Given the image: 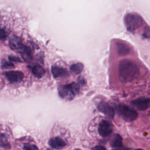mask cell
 I'll return each mask as SVG.
<instances>
[{
    "mask_svg": "<svg viewBox=\"0 0 150 150\" xmlns=\"http://www.w3.org/2000/svg\"><path fill=\"white\" fill-rule=\"evenodd\" d=\"M24 150H38L36 146L32 144H27L24 146Z\"/></svg>",
    "mask_w": 150,
    "mask_h": 150,
    "instance_id": "cell-20",
    "label": "cell"
},
{
    "mask_svg": "<svg viewBox=\"0 0 150 150\" xmlns=\"http://www.w3.org/2000/svg\"><path fill=\"white\" fill-rule=\"evenodd\" d=\"M117 50L118 54L121 56H125L130 52V48L124 42H118L116 43Z\"/></svg>",
    "mask_w": 150,
    "mask_h": 150,
    "instance_id": "cell-12",
    "label": "cell"
},
{
    "mask_svg": "<svg viewBox=\"0 0 150 150\" xmlns=\"http://www.w3.org/2000/svg\"><path fill=\"white\" fill-rule=\"evenodd\" d=\"M0 146L9 148L10 147L9 143L8 142L6 136L4 134H0Z\"/></svg>",
    "mask_w": 150,
    "mask_h": 150,
    "instance_id": "cell-16",
    "label": "cell"
},
{
    "mask_svg": "<svg viewBox=\"0 0 150 150\" xmlns=\"http://www.w3.org/2000/svg\"><path fill=\"white\" fill-rule=\"evenodd\" d=\"M79 86L76 83H71L61 86L59 88V96L66 100H71L79 91Z\"/></svg>",
    "mask_w": 150,
    "mask_h": 150,
    "instance_id": "cell-3",
    "label": "cell"
},
{
    "mask_svg": "<svg viewBox=\"0 0 150 150\" xmlns=\"http://www.w3.org/2000/svg\"><path fill=\"white\" fill-rule=\"evenodd\" d=\"M93 150H105V148L101 145H97L93 148Z\"/></svg>",
    "mask_w": 150,
    "mask_h": 150,
    "instance_id": "cell-22",
    "label": "cell"
},
{
    "mask_svg": "<svg viewBox=\"0 0 150 150\" xmlns=\"http://www.w3.org/2000/svg\"><path fill=\"white\" fill-rule=\"evenodd\" d=\"M6 79L12 83L21 82L23 78V74L20 71H9L5 73Z\"/></svg>",
    "mask_w": 150,
    "mask_h": 150,
    "instance_id": "cell-7",
    "label": "cell"
},
{
    "mask_svg": "<svg viewBox=\"0 0 150 150\" xmlns=\"http://www.w3.org/2000/svg\"><path fill=\"white\" fill-rule=\"evenodd\" d=\"M52 73L54 78L66 77L69 75V72L66 69H64L59 66H52Z\"/></svg>",
    "mask_w": 150,
    "mask_h": 150,
    "instance_id": "cell-9",
    "label": "cell"
},
{
    "mask_svg": "<svg viewBox=\"0 0 150 150\" xmlns=\"http://www.w3.org/2000/svg\"><path fill=\"white\" fill-rule=\"evenodd\" d=\"M125 24L128 30L133 32L139 28L144 22L142 18L135 13H130L125 17Z\"/></svg>",
    "mask_w": 150,
    "mask_h": 150,
    "instance_id": "cell-2",
    "label": "cell"
},
{
    "mask_svg": "<svg viewBox=\"0 0 150 150\" xmlns=\"http://www.w3.org/2000/svg\"><path fill=\"white\" fill-rule=\"evenodd\" d=\"M118 114L127 121H132L138 117V113L134 110L125 105H119L117 107Z\"/></svg>",
    "mask_w": 150,
    "mask_h": 150,
    "instance_id": "cell-4",
    "label": "cell"
},
{
    "mask_svg": "<svg viewBox=\"0 0 150 150\" xmlns=\"http://www.w3.org/2000/svg\"><path fill=\"white\" fill-rule=\"evenodd\" d=\"M49 144L51 147L55 149H61L66 145L64 141L59 137L51 138L49 141Z\"/></svg>",
    "mask_w": 150,
    "mask_h": 150,
    "instance_id": "cell-11",
    "label": "cell"
},
{
    "mask_svg": "<svg viewBox=\"0 0 150 150\" xmlns=\"http://www.w3.org/2000/svg\"><path fill=\"white\" fill-rule=\"evenodd\" d=\"M142 35L144 38L150 39V27L149 26L145 27Z\"/></svg>",
    "mask_w": 150,
    "mask_h": 150,
    "instance_id": "cell-18",
    "label": "cell"
},
{
    "mask_svg": "<svg viewBox=\"0 0 150 150\" xmlns=\"http://www.w3.org/2000/svg\"><path fill=\"white\" fill-rule=\"evenodd\" d=\"M9 45L13 49L17 50L19 52L24 46L21 39L16 36H13L9 40Z\"/></svg>",
    "mask_w": 150,
    "mask_h": 150,
    "instance_id": "cell-10",
    "label": "cell"
},
{
    "mask_svg": "<svg viewBox=\"0 0 150 150\" xmlns=\"http://www.w3.org/2000/svg\"><path fill=\"white\" fill-rule=\"evenodd\" d=\"M110 145L112 148H120L122 145V139L121 137L118 134L114 135L110 141Z\"/></svg>",
    "mask_w": 150,
    "mask_h": 150,
    "instance_id": "cell-13",
    "label": "cell"
},
{
    "mask_svg": "<svg viewBox=\"0 0 150 150\" xmlns=\"http://www.w3.org/2000/svg\"><path fill=\"white\" fill-rule=\"evenodd\" d=\"M150 99L146 97H139L131 102V104L139 111L145 110L149 106Z\"/></svg>",
    "mask_w": 150,
    "mask_h": 150,
    "instance_id": "cell-6",
    "label": "cell"
},
{
    "mask_svg": "<svg viewBox=\"0 0 150 150\" xmlns=\"http://www.w3.org/2000/svg\"><path fill=\"white\" fill-rule=\"evenodd\" d=\"M32 72L35 76L38 78H41L45 74V70L43 67L39 65L33 66L32 67Z\"/></svg>",
    "mask_w": 150,
    "mask_h": 150,
    "instance_id": "cell-14",
    "label": "cell"
},
{
    "mask_svg": "<svg viewBox=\"0 0 150 150\" xmlns=\"http://www.w3.org/2000/svg\"><path fill=\"white\" fill-rule=\"evenodd\" d=\"M135 150H143L142 149H135Z\"/></svg>",
    "mask_w": 150,
    "mask_h": 150,
    "instance_id": "cell-24",
    "label": "cell"
},
{
    "mask_svg": "<svg viewBox=\"0 0 150 150\" xmlns=\"http://www.w3.org/2000/svg\"><path fill=\"white\" fill-rule=\"evenodd\" d=\"M98 110L103 113L107 117L109 118H113L115 114L114 109L107 103L104 102L100 103L97 106Z\"/></svg>",
    "mask_w": 150,
    "mask_h": 150,
    "instance_id": "cell-8",
    "label": "cell"
},
{
    "mask_svg": "<svg viewBox=\"0 0 150 150\" xmlns=\"http://www.w3.org/2000/svg\"><path fill=\"white\" fill-rule=\"evenodd\" d=\"M9 59L11 60V61H15V62H21V60L16 57V56H9Z\"/></svg>",
    "mask_w": 150,
    "mask_h": 150,
    "instance_id": "cell-21",
    "label": "cell"
},
{
    "mask_svg": "<svg viewBox=\"0 0 150 150\" xmlns=\"http://www.w3.org/2000/svg\"><path fill=\"white\" fill-rule=\"evenodd\" d=\"M83 70V65L80 63H76L70 66V70L74 74H79Z\"/></svg>",
    "mask_w": 150,
    "mask_h": 150,
    "instance_id": "cell-15",
    "label": "cell"
},
{
    "mask_svg": "<svg viewBox=\"0 0 150 150\" xmlns=\"http://www.w3.org/2000/svg\"><path fill=\"white\" fill-rule=\"evenodd\" d=\"M119 77L122 81L128 82L134 80L139 74L137 65L128 59L121 61L118 66Z\"/></svg>",
    "mask_w": 150,
    "mask_h": 150,
    "instance_id": "cell-1",
    "label": "cell"
},
{
    "mask_svg": "<svg viewBox=\"0 0 150 150\" xmlns=\"http://www.w3.org/2000/svg\"><path fill=\"white\" fill-rule=\"evenodd\" d=\"M112 150H122V149H121L120 148H116V149H112Z\"/></svg>",
    "mask_w": 150,
    "mask_h": 150,
    "instance_id": "cell-23",
    "label": "cell"
},
{
    "mask_svg": "<svg viewBox=\"0 0 150 150\" xmlns=\"http://www.w3.org/2000/svg\"><path fill=\"white\" fill-rule=\"evenodd\" d=\"M8 36V32L4 28H0V39L4 40Z\"/></svg>",
    "mask_w": 150,
    "mask_h": 150,
    "instance_id": "cell-17",
    "label": "cell"
},
{
    "mask_svg": "<svg viewBox=\"0 0 150 150\" xmlns=\"http://www.w3.org/2000/svg\"><path fill=\"white\" fill-rule=\"evenodd\" d=\"M98 131L101 137H108L112 132V125L110 122L106 120H103L98 125Z\"/></svg>",
    "mask_w": 150,
    "mask_h": 150,
    "instance_id": "cell-5",
    "label": "cell"
},
{
    "mask_svg": "<svg viewBox=\"0 0 150 150\" xmlns=\"http://www.w3.org/2000/svg\"><path fill=\"white\" fill-rule=\"evenodd\" d=\"M2 68H4V69H12L14 67V65L11 62L5 61L3 62L2 64Z\"/></svg>",
    "mask_w": 150,
    "mask_h": 150,
    "instance_id": "cell-19",
    "label": "cell"
}]
</instances>
